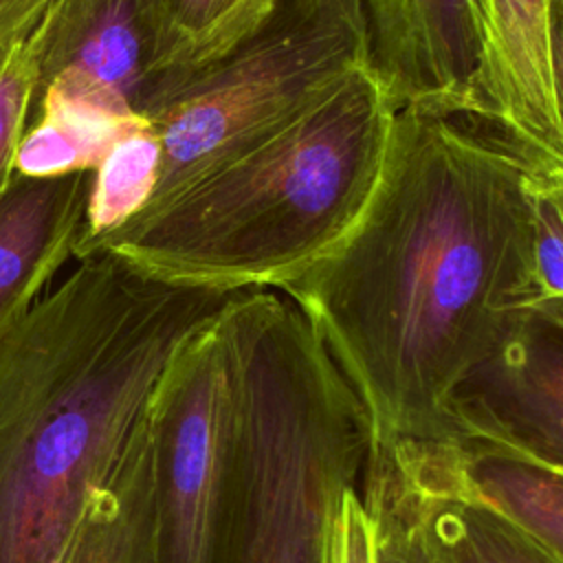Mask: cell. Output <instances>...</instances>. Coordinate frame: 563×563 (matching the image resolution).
Listing matches in <instances>:
<instances>
[{
  "mask_svg": "<svg viewBox=\"0 0 563 563\" xmlns=\"http://www.w3.org/2000/svg\"><path fill=\"white\" fill-rule=\"evenodd\" d=\"M464 117L396 110L361 216L277 288L356 391L369 457L455 442V389L534 303L528 158Z\"/></svg>",
  "mask_w": 563,
  "mask_h": 563,
  "instance_id": "obj_1",
  "label": "cell"
},
{
  "mask_svg": "<svg viewBox=\"0 0 563 563\" xmlns=\"http://www.w3.org/2000/svg\"><path fill=\"white\" fill-rule=\"evenodd\" d=\"M235 292L92 251L0 332V563H64L169 356Z\"/></svg>",
  "mask_w": 563,
  "mask_h": 563,
  "instance_id": "obj_2",
  "label": "cell"
},
{
  "mask_svg": "<svg viewBox=\"0 0 563 563\" xmlns=\"http://www.w3.org/2000/svg\"><path fill=\"white\" fill-rule=\"evenodd\" d=\"M394 114L361 64L255 145L103 235L86 255L108 251L178 286L277 290L361 216Z\"/></svg>",
  "mask_w": 563,
  "mask_h": 563,
  "instance_id": "obj_3",
  "label": "cell"
},
{
  "mask_svg": "<svg viewBox=\"0 0 563 563\" xmlns=\"http://www.w3.org/2000/svg\"><path fill=\"white\" fill-rule=\"evenodd\" d=\"M235 352L224 563H332L341 504L363 486L365 409L306 314L279 290L229 299Z\"/></svg>",
  "mask_w": 563,
  "mask_h": 563,
  "instance_id": "obj_4",
  "label": "cell"
},
{
  "mask_svg": "<svg viewBox=\"0 0 563 563\" xmlns=\"http://www.w3.org/2000/svg\"><path fill=\"white\" fill-rule=\"evenodd\" d=\"M361 64L363 46L352 29L273 13L249 42L185 77L150 114L161 174L139 213L163 207L255 145Z\"/></svg>",
  "mask_w": 563,
  "mask_h": 563,
  "instance_id": "obj_5",
  "label": "cell"
},
{
  "mask_svg": "<svg viewBox=\"0 0 563 563\" xmlns=\"http://www.w3.org/2000/svg\"><path fill=\"white\" fill-rule=\"evenodd\" d=\"M145 422L154 563H224L235 435L229 301L174 350L147 398Z\"/></svg>",
  "mask_w": 563,
  "mask_h": 563,
  "instance_id": "obj_6",
  "label": "cell"
},
{
  "mask_svg": "<svg viewBox=\"0 0 563 563\" xmlns=\"http://www.w3.org/2000/svg\"><path fill=\"white\" fill-rule=\"evenodd\" d=\"M275 11L352 29L394 110L475 114L488 0H279Z\"/></svg>",
  "mask_w": 563,
  "mask_h": 563,
  "instance_id": "obj_7",
  "label": "cell"
},
{
  "mask_svg": "<svg viewBox=\"0 0 563 563\" xmlns=\"http://www.w3.org/2000/svg\"><path fill=\"white\" fill-rule=\"evenodd\" d=\"M35 33L37 97L55 88L147 121L183 81L154 0H55Z\"/></svg>",
  "mask_w": 563,
  "mask_h": 563,
  "instance_id": "obj_8",
  "label": "cell"
},
{
  "mask_svg": "<svg viewBox=\"0 0 563 563\" xmlns=\"http://www.w3.org/2000/svg\"><path fill=\"white\" fill-rule=\"evenodd\" d=\"M471 435L563 468V301H534L451 400Z\"/></svg>",
  "mask_w": 563,
  "mask_h": 563,
  "instance_id": "obj_9",
  "label": "cell"
},
{
  "mask_svg": "<svg viewBox=\"0 0 563 563\" xmlns=\"http://www.w3.org/2000/svg\"><path fill=\"white\" fill-rule=\"evenodd\" d=\"M550 2L488 0L473 117L488 121L530 163L563 167L548 64Z\"/></svg>",
  "mask_w": 563,
  "mask_h": 563,
  "instance_id": "obj_10",
  "label": "cell"
},
{
  "mask_svg": "<svg viewBox=\"0 0 563 563\" xmlns=\"http://www.w3.org/2000/svg\"><path fill=\"white\" fill-rule=\"evenodd\" d=\"M372 460L407 479L493 506L563 559V468L471 435Z\"/></svg>",
  "mask_w": 563,
  "mask_h": 563,
  "instance_id": "obj_11",
  "label": "cell"
},
{
  "mask_svg": "<svg viewBox=\"0 0 563 563\" xmlns=\"http://www.w3.org/2000/svg\"><path fill=\"white\" fill-rule=\"evenodd\" d=\"M92 172L13 176L0 194V332L48 288L79 242Z\"/></svg>",
  "mask_w": 563,
  "mask_h": 563,
  "instance_id": "obj_12",
  "label": "cell"
},
{
  "mask_svg": "<svg viewBox=\"0 0 563 563\" xmlns=\"http://www.w3.org/2000/svg\"><path fill=\"white\" fill-rule=\"evenodd\" d=\"M416 530L424 563H563L523 526L471 497L407 479L380 462Z\"/></svg>",
  "mask_w": 563,
  "mask_h": 563,
  "instance_id": "obj_13",
  "label": "cell"
},
{
  "mask_svg": "<svg viewBox=\"0 0 563 563\" xmlns=\"http://www.w3.org/2000/svg\"><path fill=\"white\" fill-rule=\"evenodd\" d=\"M64 563H154L152 440L145 411L117 466L92 490Z\"/></svg>",
  "mask_w": 563,
  "mask_h": 563,
  "instance_id": "obj_14",
  "label": "cell"
},
{
  "mask_svg": "<svg viewBox=\"0 0 563 563\" xmlns=\"http://www.w3.org/2000/svg\"><path fill=\"white\" fill-rule=\"evenodd\" d=\"M145 119L46 88L18 147L15 176L53 178L95 172L108 152Z\"/></svg>",
  "mask_w": 563,
  "mask_h": 563,
  "instance_id": "obj_15",
  "label": "cell"
},
{
  "mask_svg": "<svg viewBox=\"0 0 563 563\" xmlns=\"http://www.w3.org/2000/svg\"><path fill=\"white\" fill-rule=\"evenodd\" d=\"M158 174L161 143L147 123L125 134L92 172L84 229L73 257L81 260L103 235L143 211L154 196Z\"/></svg>",
  "mask_w": 563,
  "mask_h": 563,
  "instance_id": "obj_16",
  "label": "cell"
},
{
  "mask_svg": "<svg viewBox=\"0 0 563 563\" xmlns=\"http://www.w3.org/2000/svg\"><path fill=\"white\" fill-rule=\"evenodd\" d=\"M172 57L185 79L238 51L275 13L279 0H154Z\"/></svg>",
  "mask_w": 563,
  "mask_h": 563,
  "instance_id": "obj_17",
  "label": "cell"
},
{
  "mask_svg": "<svg viewBox=\"0 0 563 563\" xmlns=\"http://www.w3.org/2000/svg\"><path fill=\"white\" fill-rule=\"evenodd\" d=\"M523 200L534 301H563V167L528 161Z\"/></svg>",
  "mask_w": 563,
  "mask_h": 563,
  "instance_id": "obj_18",
  "label": "cell"
},
{
  "mask_svg": "<svg viewBox=\"0 0 563 563\" xmlns=\"http://www.w3.org/2000/svg\"><path fill=\"white\" fill-rule=\"evenodd\" d=\"M37 33L33 29L0 48V194L15 176L18 147L37 106Z\"/></svg>",
  "mask_w": 563,
  "mask_h": 563,
  "instance_id": "obj_19",
  "label": "cell"
},
{
  "mask_svg": "<svg viewBox=\"0 0 563 563\" xmlns=\"http://www.w3.org/2000/svg\"><path fill=\"white\" fill-rule=\"evenodd\" d=\"M361 495L376 521L378 563H424L416 530L389 475L367 464Z\"/></svg>",
  "mask_w": 563,
  "mask_h": 563,
  "instance_id": "obj_20",
  "label": "cell"
},
{
  "mask_svg": "<svg viewBox=\"0 0 563 563\" xmlns=\"http://www.w3.org/2000/svg\"><path fill=\"white\" fill-rule=\"evenodd\" d=\"M361 488L350 490L341 504L332 534V563H378L376 521Z\"/></svg>",
  "mask_w": 563,
  "mask_h": 563,
  "instance_id": "obj_21",
  "label": "cell"
},
{
  "mask_svg": "<svg viewBox=\"0 0 563 563\" xmlns=\"http://www.w3.org/2000/svg\"><path fill=\"white\" fill-rule=\"evenodd\" d=\"M55 0H0V48L31 33Z\"/></svg>",
  "mask_w": 563,
  "mask_h": 563,
  "instance_id": "obj_22",
  "label": "cell"
},
{
  "mask_svg": "<svg viewBox=\"0 0 563 563\" xmlns=\"http://www.w3.org/2000/svg\"><path fill=\"white\" fill-rule=\"evenodd\" d=\"M548 64H550V84L554 112L559 121V130L563 136V0L550 2L548 18Z\"/></svg>",
  "mask_w": 563,
  "mask_h": 563,
  "instance_id": "obj_23",
  "label": "cell"
}]
</instances>
